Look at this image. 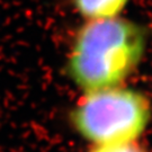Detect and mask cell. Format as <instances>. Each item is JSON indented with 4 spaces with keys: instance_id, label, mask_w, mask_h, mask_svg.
<instances>
[{
    "instance_id": "6da1fadb",
    "label": "cell",
    "mask_w": 152,
    "mask_h": 152,
    "mask_svg": "<svg viewBox=\"0 0 152 152\" xmlns=\"http://www.w3.org/2000/svg\"><path fill=\"white\" fill-rule=\"evenodd\" d=\"M145 33L137 24L114 17L90 19L72 41L66 69L86 92L120 87L139 65Z\"/></svg>"
},
{
    "instance_id": "7a4b0ae2",
    "label": "cell",
    "mask_w": 152,
    "mask_h": 152,
    "mask_svg": "<svg viewBox=\"0 0 152 152\" xmlns=\"http://www.w3.org/2000/svg\"><path fill=\"white\" fill-rule=\"evenodd\" d=\"M71 120L85 139L97 145L129 143L145 130L150 106L141 92L108 88L86 92L72 110Z\"/></svg>"
},
{
    "instance_id": "3957f363",
    "label": "cell",
    "mask_w": 152,
    "mask_h": 152,
    "mask_svg": "<svg viewBox=\"0 0 152 152\" xmlns=\"http://www.w3.org/2000/svg\"><path fill=\"white\" fill-rule=\"evenodd\" d=\"M77 11L90 19L118 17L130 0H72Z\"/></svg>"
},
{
    "instance_id": "277c9868",
    "label": "cell",
    "mask_w": 152,
    "mask_h": 152,
    "mask_svg": "<svg viewBox=\"0 0 152 152\" xmlns=\"http://www.w3.org/2000/svg\"><path fill=\"white\" fill-rule=\"evenodd\" d=\"M92 152H144L135 145L133 142L129 143H118V144H106L97 145Z\"/></svg>"
}]
</instances>
